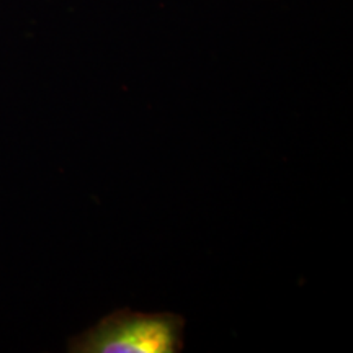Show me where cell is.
Instances as JSON below:
<instances>
[{"label":"cell","instance_id":"cell-1","mask_svg":"<svg viewBox=\"0 0 353 353\" xmlns=\"http://www.w3.org/2000/svg\"><path fill=\"white\" fill-rule=\"evenodd\" d=\"M185 319L172 312L117 309L69 341L74 353H179Z\"/></svg>","mask_w":353,"mask_h":353}]
</instances>
